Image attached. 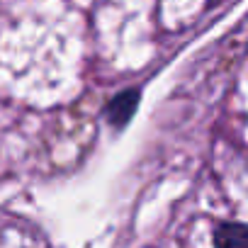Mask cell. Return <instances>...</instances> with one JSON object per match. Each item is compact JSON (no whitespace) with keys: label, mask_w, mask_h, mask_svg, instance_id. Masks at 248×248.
<instances>
[{"label":"cell","mask_w":248,"mask_h":248,"mask_svg":"<svg viewBox=\"0 0 248 248\" xmlns=\"http://www.w3.org/2000/svg\"><path fill=\"white\" fill-rule=\"evenodd\" d=\"M214 241L219 246H246L248 243V226L243 224H226L217 231Z\"/></svg>","instance_id":"cell-1"}]
</instances>
